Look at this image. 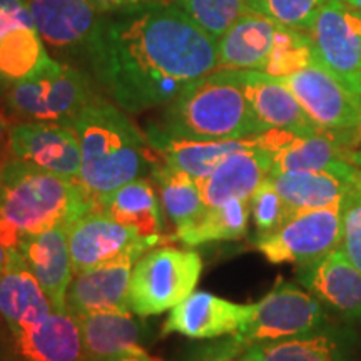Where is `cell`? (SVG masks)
<instances>
[{
	"instance_id": "obj_1",
	"label": "cell",
	"mask_w": 361,
	"mask_h": 361,
	"mask_svg": "<svg viewBox=\"0 0 361 361\" xmlns=\"http://www.w3.org/2000/svg\"><path fill=\"white\" fill-rule=\"evenodd\" d=\"M90 69L119 107L164 106L218 69V44L176 4L106 12L87 45Z\"/></svg>"
},
{
	"instance_id": "obj_29",
	"label": "cell",
	"mask_w": 361,
	"mask_h": 361,
	"mask_svg": "<svg viewBox=\"0 0 361 361\" xmlns=\"http://www.w3.org/2000/svg\"><path fill=\"white\" fill-rule=\"evenodd\" d=\"M250 214L247 200H229L219 206H206L194 223L183 229H176L174 238L186 246L241 239L247 233Z\"/></svg>"
},
{
	"instance_id": "obj_15",
	"label": "cell",
	"mask_w": 361,
	"mask_h": 361,
	"mask_svg": "<svg viewBox=\"0 0 361 361\" xmlns=\"http://www.w3.org/2000/svg\"><path fill=\"white\" fill-rule=\"evenodd\" d=\"M361 130H331L319 134L298 135L288 133L286 139L273 151L269 174L319 171L336 162L360 166Z\"/></svg>"
},
{
	"instance_id": "obj_22",
	"label": "cell",
	"mask_w": 361,
	"mask_h": 361,
	"mask_svg": "<svg viewBox=\"0 0 361 361\" xmlns=\"http://www.w3.org/2000/svg\"><path fill=\"white\" fill-rule=\"evenodd\" d=\"M358 336L350 328L326 324L295 338L252 346L243 355L250 361H355Z\"/></svg>"
},
{
	"instance_id": "obj_40",
	"label": "cell",
	"mask_w": 361,
	"mask_h": 361,
	"mask_svg": "<svg viewBox=\"0 0 361 361\" xmlns=\"http://www.w3.org/2000/svg\"><path fill=\"white\" fill-rule=\"evenodd\" d=\"M99 361H162L156 356L149 355L142 346H133V348L123 350L119 353L107 356V358L99 360Z\"/></svg>"
},
{
	"instance_id": "obj_20",
	"label": "cell",
	"mask_w": 361,
	"mask_h": 361,
	"mask_svg": "<svg viewBox=\"0 0 361 361\" xmlns=\"http://www.w3.org/2000/svg\"><path fill=\"white\" fill-rule=\"evenodd\" d=\"M358 173V164L336 162L319 171L269 174L268 179L295 214L340 204Z\"/></svg>"
},
{
	"instance_id": "obj_11",
	"label": "cell",
	"mask_w": 361,
	"mask_h": 361,
	"mask_svg": "<svg viewBox=\"0 0 361 361\" xmlns=\"http://www.w3.org/2000/svg\"><path fill=\"white\" fill-rule=\"evenodd\" d=\"M281 80L319 128L361 130V96L343 85L318 62Z\"/></svg>"
},
{
	"instance_id": "obj_35",
	"label": "cell",
	"mask_w": 361,
	"mask_h": 361,
	"mask_svg": "<svg viewBox=\"0 0 361 361\" xmlns=\"http://www.w3.org/2000/svg\"><path fill=\"white\" fill-rule=\"evenodd\" d=\"M250 211L258 229V236L274 233L293 216L290 206L279 196L269 179L263 180L251 196Z\"/></svg>"
},
{
	"instance_id": "obj_42",
	"label": "cell",
	"mask_w": 361,
	"mask_h": 361,
	"mask_svg": "<svg viewBox=\"0 0 361 361\" xmlns=\"http://www.w3.org/2000/svg\"><path fill=\"white\" fill-rule=\"evenodd\" d=\"M6 263H7V252L4 250V246L0 245V273H2L4 268H6Z\"/></svg>"
},
{
	"instance_id": "obj_12",
	"label": "cell",
	"mask_w": 361,
	"mask_h": 361,
	"mask_svg": "<svg viewBox=\"0 0 361 361\" xmlns=\"http://www.w3.org/2000/svg\"><path fill=\"white\" fill-rule=\"evenodd\" d=\"M11 157L69 180L80 174V144L71 126L16 123L11 128Z\"/></svg>"
},
{
	"instance_id": "obj_24",
	"label": "cell",
	"mask_w": 361,
	"mask_h": 361,
	"mask_svg": "<svg viewBox=\"0 0 361 361\" xmlns=\"http://www.w3.org/2000/svg\"><path fill=\"white\" fill-rule=\"evenodd\" d=\"M29 8L44 44L54 49H85L101 16L89 0H29Z\"/></svg>"
},
{
	"instance_id": "obj_17",
	"label": "cell",
	"mask_w": 361,
	"mask_h": 361,
	"mask_svg": "<svg viewBox=\"0 0 361 361\" xmlns=\"http://www.w3.org/2000/svg\"><path fill=\"white\" fill-rule=\"evenodd\" d=\"M273 152L255 135L245 147L229 154L207 178L200 180L206 206H219L229 200H251L256 189L268 179Z\"/></svg>"
},
{
	"instance_id": "obj_10",
	"label": "cell",
	"mask_w": 361,
	"mask_h": 361,
	"mask_svg": "<svg viewBox=\"0 0 361 361\" xmlns=\"http://www.w3.org/2000/svg\"><path fill=\"white\" fill-rule=\"evenodd\" d=\"M161 241H149L114 259L72 276L66 293V311L74 318L99 311H129L130 276L135 261Z\"/></svg>"
},
{
	"instance_id": "obj_38",
	"label": "cell",
	"mask_w": 361,
	"mask_h": 361,
	"mask_svg": "<svg viewBox=\"0 0 361 361\" xmlns=\"http://www.w3.org/2000/svg\"><path fill=\"white\" fill-rule=\"evenodd\" d=\"M11 121L6 109L0 107V168L11 157Z\"/></svg>"
},
{
	"instance_id": "obj_30",
	"label": "cell",
	"mask_w": 361,
	"mask_h": 361,
	"mask_svg": "<svg viewBox=\"0 0 361 361\" xmlns=\"http://www.w3.org/2000/svg\"><path fill=\"white\" fill-rule=\"evenodd\" d=\"M52 61L35 25L13 27L0 37V75L7 85L34 78Z\"/></svg>"
},
{
	"instance_id": "obj_26",
	"label": "cell",
	"mask_w": 361,
	"mask_h": 361,
	"mask_svg": "<svg viewBox=\"0 0 361 361\" xmlns=\"http://www.w3.org/2000/svg\"><path fill=\"white\" fill-rule=\"evenodd\" d=\"M147 141L152 151L161 156L162 162L171 168L183 171L197 183L207 178L231 152L245 147L252 137L233 141H188L173 139L157 128L147 130Z\"/></svg>"
},
{
	"instance_id": "obj_14",
	"label": "cell",
	"mask_w": 361,
	"mask_h": 361,
	"mask_svg": "<svg viewBox=\"0 0 361 361\" xmlns=\"http://www.w3.org/2000/svg\"><path fill=\"white\" fill-rule=\"evenodd\" d=\"M149 241H162L161 234L141 236L104 211L92 209L69 224L72 271L90 269Z\"/></svg>"
},
{
	"instance_id": "obj_3",
	"label": "cell",
	"mask_w": 361,
	"mask_h": 361,
	"mask_svg": "<svg viewBox=\"0 0 361 361\" xmlns=\"http://www.w3.org/2000/svg\"><path fill=\"white\" fill-rule=\"evenodd\" d=\"M72 129L80 144L79 183L94 200L151 174V144L123 111L94 96Z\"/></svg>"
},
{
	"instance_id": "obj_36",
	"label": "cell",
	"mask_w": 361,
	"mask_h": 361,
	"mask_svg": "<svg viewBox=\"0 0 361 361\" xmlns=\"http://www.w3.org/2000/svg\"><path fill=\"white\" fill-rule=\"evenodd\" d=\"M341 241L345 251L356 268L361 271V168L360 173L341 200Z\"/></svg>"
},
{
	"instance_id": "obj_34",
	"label": "cell",
	"mask_w": 361,
	"mask_h": 361,
	"mask_svg": "<svg viewBox=\"0 0 361 361\" xmlns=\"http://www.w3.org/2000/svg\"><path fill=\"white\" fill-rule=\"evenodd\" d=\"M247 2L252 12L268 17L274 24L306 32L326 0H247Z\"/></svg>"
},
{
	"instance_id": "obj_44",
	"label": "cell",
	"mask_w": 361,
	"mask_h": 361,
	"mask_svg": "<svg viewBox=\"0 0 361 361\" xmlns=\"http://www.w3.org/2000/svg\"><path fill=\"white\" fill-rule=\"evenodd\" d=\"M343 2L350 4V6H353V7L360 8V11H361V0H343Z\"/></svg>"
},
{
	"instance_id": "obj_46",
	"label": "cell",
	"mask_w": 361,
	"mask_h": 361,
	"mask_svg": "<svg viewBox=\"0 0 361 361\" xmlns=\"http://www.w3.org/2000/svg\"><path fill=\"white\" fill-rule=\"evenodd\" d=\"M360 168H361V151H360Z\"/></svg>"
},
{
	"instance_id": "obj_18",
	"label": "cell",
	"mask_w": 361,
	"mask_h": 361,
	"mask_svg": "<svg viewBox=\"0 0 361 361\" xmlns=\"http://www.w3.org/2000/svg\"><path fill=\"white\" fill-rule=\"evenodd\" d=\"M252 305H238L206 291H196L176 305L162 324V335L179 333L191 340L233 335L247 322Z\"/></svg>"
},
{
	"instance_id": "obj_9",
	"label": "cell",
	"mask_w": 361,
	"mask_h": 361,
	"mask_svg": "<svg viewBox=\"0 0 361 361\" xmlns=\"http://www.w3.org/2000/svg\"><path fill=\"white\" fill-rule=\"evenodd\" d=\"M340 204L295 213L274 233L256 238V250L273 264L301 266L323 258L340 246Z\"/></svg>"
},
{
	"instance_id": "obj_33",
	"label": "cell",
	"mask_w": 361,
	"mask_h": 361,
	"mask_svg": "<svg viewBox=\"0 0 361 361\" xmlns=\"http://www.w3.org/2000/svg\"><path fill=\"white\" fill-rule=\"evenodd\" d=\"M174 4L216 40L251 11L247 0H174Z\"/></svg>"
},
{
	"instance_id": "obj_13",
	"label": "cell",
	"mask_w": 361,
	"mask_h": 361,
	"mask_svg": "<svg viewBox=\"0 0 361 361\" xmlns=\"http://www.w3.org/2000/svg\"><path fill=\"white\" fill-rule=\"evenodd\" d=\"M2 361H87V358L74 316L67 311H52L17 331H7Z\"/></svg>"
},
{
	"instance_id": "obj_31",
	"label": "cell",
	"mask_w": 361,
	"mask_h": 361,
	"mask_svg": "<svg viewBox=\"0 0 361 361\" xmlns=\"http://www.w3.org/2000/svg\"><path fill=\"white\" fill-rule=\"evenodd\" d=\"M151 174L159 189L161 204L176 229L186 228L200 218L206 209V202L196 179L183 171L166 166L164 162L156 164Z\"/></svg>"
},
{
	"instance_id": "obj_23",
	"label": "cell",
	"mask_w": 361,
	"mask_h": 361,
	"mask_svg": "<svg viewBox=\"0 0 361 361\" xmlns=\"http://www.w3.org/2000/svg\"><path fill=\"white\" fill-rule=\"evenodd\" d=\"M52 305L19 251L7 252L0 273V319L8 333L52 313Z\"/></svg>"
},
{
	"instance_id": "obj_8",
	"label": "cell",
	"mask_w": 361,
	"mask_h": 361,
	"mask_svg": "<svg viewBox=\"0 0 361 361\" xmlns=\"http://www.w3.org/2000/svg\"><path fill=\"white\" fill-rule=\"evenodd\" d=\"M314 62L361 96V11L343 0H326L308 27Z\"/></svg>"
},
{
	"instance_id": "obj_6",
	"label": "cell",
	"mask_w": 361,
	"mask_h": 361,
	"mask_svg": "<svg viewBox=\"0 0 361 361\" xmlns=\"http://www.w3.org/2000/svg\"><path fill=\"white\" fill-rule=\"evenodd\" d=\"M87 79L71 66L52 61L42 72L8 85L4 109L19 123L71 126L92 101Z\"/></svg>"
},
{
	"instance_id": "obj_37",
	"label": "cell",
	"mask_w": 361,
	"mask_h": 361,
	"mask_svg": "<svg viewBox=\"0 0 361 361\" xmlns=\"http://www.w3.org/2000/svg\"><path fill=\"white\" fill-rule=\"evenodd\" d=\"M20 25H34L29 0H0V37Z\"/></svg>"
},
{
	"instance_id": "obj_28",
	"label": "cell",
	"mask_w": 361,
	"mask_h": 361,
	"mask_svg": "<svg viewBox=\"0 0 361 361\" xmlns=\"http://www.w3.org/2000/svg\"><path fill=\"white\" fill-rule=\"evenodd\" d=\"M96 209L104 211L141 236L161 234L164 228L161 201L152 183L146 178L130 180L114 192L99 197Z\"/></svg>"
},
{
	"instance_id": "obj_43",
	"label": "cell",
	"mask_w": 361,
	"mask_h": 361,
	"mask_svg": "<svg viewBox=\"0 0 361 361\" xmlns=\"http://www.w3.org/2000/svg\"><path fill=\"white\" fill-rule=\"evenodd\" d=\"M7 89H8V85H7V82H6V80H4V79H2V75H0V101H2V99H4V96H6Z\"/></svg>"
},
{
	"instance_id": "obj_25",
	"label": "cell",
	"mask_w": 361,
	"mask_h": 361,
	"mask_svg": "<svg viewBox=\"0 0 361 361\" xmlns=\"http://www.w3.org/2000/svg\"><path fill=\"white\" fill-rule=\"evenodd\" d=\"M278 27L258 12H246L216 40V71H263Z\"/></svg>"
},
{
	"instance_id": "obj_4",
	"label": "cell",
	"mask_w": 361,
	"mask_h": 361,
	"mask_svg": "<svg viewBox=\"0 0 361 361\" xmlns=\"http://www.w3.org/2000/svg\"><path fill=\"white\" fill-rule=\"evenodd\" d=\"M162 134L188 141H233L266 133L236 71H214L166 104Z\"/></svg>"
},
{
	"instance_id": "obj_39",
	"label": "cell",
	"mask_w": 361,
	"mask_h": 361,
	"mask_svg": "<svg viewBox=\"0 0 361 361\" xmlns=\"http://www.w3.org/2000/svg\"><path fill=\"white\" fill-rule=\"evenodd\" d=\"M147 2H152V0H89L90 6L101 13L123 11V8L141 6V4H147Z\"/></svg>"
},
{
	"instance_id": "obj_41",
	"label": "cell",
	"mask_w": 361,
	"mask_h": 361,
	"mask_svg": "<svg viewBox=\"0 0 361 361\" xmlns=\"http://www.w3.org/2000/svg\"><path fill=\"white\" fill-rule=\"evenodd\" d=\"M6 341H7V329L4 326L2 319H0V361H2L4 350H6Z\"/></svg>"
},
{
	"instance_id": "obj_45",
	"label": "cell",
	"mask_w": 361,
	"mask_h": 361,
	"mask_svg": "<svg viewBox=\"0 0 361 361\" xmlns=\"http://www.w3.org/2000/svg\"><path fill=\"white\" fill-rule=\"evenodd\" d=\"M207 361H250V360H246V358H219V360H207Z\"/></svg>"
},
{
	"instance_id": "obj_27",
	"label": "cell",
	"mask_w": 361,
	"mask_h": 361,
	"mask_svg": "<svg viewBox=\"0 0 361 361\" xmlns=\"http://www.w3.org/2000/svg\"><path fill=\"white\" fill-rule=\"evenodd\" d=\"M135 316L130 311H99L78 316L75 322L87 361H99L133 346H141L144 326Z\"/></svg>"
},
{
	"instance_id": "obj_19",
	"label": "cell",
	"mask_w": 361,
	"mask_h": 361,
	"mask_svg": "<svg viewBox=\"0 0 361 361\" xmlns=\"http://www.w3.org/2000/svg\"><path fill=\"white\" fill-rule=\"evenodd\" d=\"M247 101L264 130L279 129L298 135L323 133L279 78L261 71H236Z\"/></svg>"
},
{
	"instance_id": "obj_32",
	"label": "cell",
	"mask_w": 361,
	"mask_h": 361,
	"mask_svg": "<svg viewBox=\"0 0 361 361\" xmlns=\"http://www.w3.org/2000/svg\"><path fill=\"white\" fill-rule=\"evenodd\" d=\"M314 62V47L308 32L288 27H278L268 61L263 67L273 78H288Z\"/></svg>"
},
{
	"instance_id": "obj_5",
	"label": "cell",
	"mask_w": 361,
	"mask_h": 361,
	"mask_svg": "<svg viewBox=\"0 0 361 361\" xmlns=\"http://www.w3.org/2000/svg\"><path fill=\"white\" fill-rule=\"evenodd\" d=\"M326 324L322 301L296 284L278 279L276 286L252 305L251 316L238 331L206 350L204 361L236 358L256 345L306 335Z\"/></svg>"
},
{
	"instance_id": "obj_7",
	"label": "cell",
	"mask_w": 361,
	"mask_h": 361,
	"mask_svg": "<svg viewBox=\"0 0 361 361\" xmlns=\"http://www.w3.org/2000/svg\"><path fill=\"white\" fill-rule=\"evenodd\" d=\"M202 259L196 251L159 247L135 261L129 301L134 314H162L186 300L201 278Z\"/></svg>"
},
{
	"instance_id": "obj_16",
	"label": "cell",
	"mask_w": 361,
	"mask_h": 361,
	"mask_svg": "<svg viewBox=\"0 0 361 361\" xmlns=\"http://www.w3.org/2000/svg\"><path fill=\"white\" fill-rule=\"evenodd\" d=\"M296 279L343 318L361 319V271L340 246L323 258L298 266Z\"/></svg>"
},
{
	"instance_id": "obj_2",
	"label": "cell",
	"mask_w": 361,
	"mask_h": 361,
	"mask_svg": "<svg viewBox=\"0 0 361 361\" xmlns=\"http://www.w3.org/2000/svg\"><path fill=\"white\" fill-rule=\"evenodd\" d=\"M96 209L79 180H69L8 157L0 168V245L19 250L25 238L72 224Z\"/></svg>"
},
{
	"instance_id": "obj_21",
	"label": "cell",
	"mask_w": 361,
	"mask_h": 361,
	"mask_svg": "<svg viewBox=\"0 0 361 361\" xmlns=\"http://www.w3.org/2000/svg\"><path fill=\"white\" fill-rule=\"evenodd\" d=\"M17 251L44 288L52 310L64 313L66 293L74 276L69 250V224H59L25 238Z\"/></svg>"
}]
</instances>
